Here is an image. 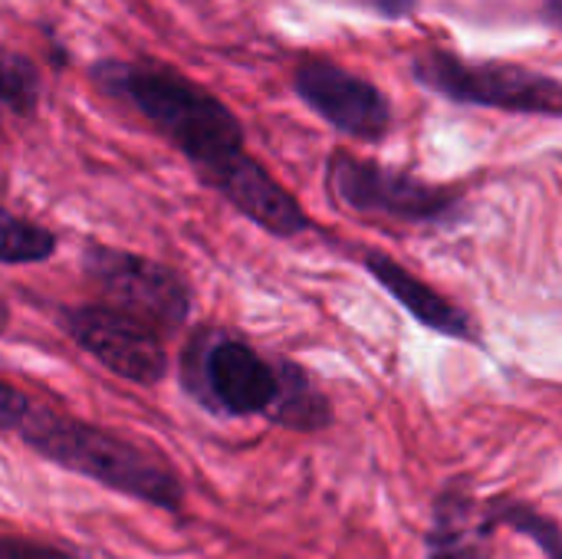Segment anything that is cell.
I'll use <instances>...</instances> for the list:
<instances>
[{
    "mask_svg": "<svg viewBox=\"0 0 562 559\" xmlns=\"http://www.w3.org/2000/svg\"><path fill=\"white\" fill-rule=\"evenodd\" d=\"M547 13H550V23L560 26V0H547Z\"/></svg>",
    "mask_w": 562,
    "mask_h": 559,
    "instance_id": "18",
    "label": "cell"
},
{
    "mask_svg": "<svg viewBox=\"0 0 562 559\" xmlns=\"http://www.w3.org/2000/svg\"><path fill=\"white\" fill-rule=\"evenodd\" d=\"M20 441L33 448L40 458L53 461L56 468L79 474L86 481L102 484L105 491L135 497L142 504L161 511H181L184 488L165 461L151 451L132 445L128 438L105 432L99 425H86L79 418L49 412L33 402L30 415L16 428Z\"/></svg>",
    "mask_w": 562,
    "mask_h": 559,
    "instance_id": "2",
    "label": "cell"
},
{
    "mask_svg": "<svg viewBox=\"0 0 562 559\" xmlns=\"http://www.w3.org/2000/svg\"><path fill=\"white\" fill-rule=\"evenodd\" d=\"M484 524L491 530L510 527L517 534H527L530 540H537L543 547L547 559H560V524L527 504L517 501H494L484 507Z\"/></svg>",
    "mask_w": 562,
    "mask_h": 559,
    "instance_id": "14",
    "label": "cell"
},
{
    "mask_svg": "<svg viewBox=\"0 0 562 559\" xmlns=\"http://www.w3.org/2000/svg\"><path fill=\"white\" fill-rule=\"evenodd\" d=\"M40 69L30 56L0 49V125L3 119H26L40 105Z\"/></svg>",
    "mask_w": 562,
    "mask_h": 559,
    "instance_id": "13",
    "label": "cell"
},
{
    "mask_svg": "<svg viewBox=\"0 0 562 559\" xmlns=\"http://www.w3.org/2000/svg\"><path fill=\"white\" fill-rule=\"evenodd\" d=\"M494 530L484 524V507L451 484L435 501V524L428 534V557L425 559H487Z\"/></svg>",
    "mask_w": 562,
    "mask_h": 559,
    "instance_id": "10",
    "label": "cell"
},
{
    "mask_svg": "<svg viewBox=\"0 0 562 559\" xmlns=\"http://www.w3.org/2000/svg\"><path fill=\"white\" fill-rule=\"evenodd\" d=\"M326 191L352 214H375L405 224H454L464 211V191L458 185H435L349 152L329 155Z\"/></svg>",
    "mask_w": 562,
    "mask_h": 559,
    "instance_id": "5",
    "label": "cell"
},
{
    "mask_svg": "<svg viewBox=\"0 0 562 559\" xmlns=\"http://www.w3.org/2000/svg\"><path fill=\"white\" fill-rule=\"evenodd\" d=\"M296 96L336 132L359 142H382L392 132V99L366 76L329 56H303L293 69Z\"/></svg>",
    "mask_w": 562,
    "mask_h": 559,
    "instance_id": "8",
    "label": "cell"
},
{
    "mask_svg": "<svg viewBox=\"0 0 562 559\" xmlns=\"http://www.w3.org/2000/svg\"><path fill=\"white\" fill-rule=\"evenodd\" d=\"M181 385L214 415L267 418L280 392V359H267L237 333L204 326L181 353Z\"/></svg>",
    "mask_w": 562,
    "mask_h": 559,
    "instance_id": "3",
    "label": "cell"
},
{
    "mask_svg": "<svg viewBox=\"0 0 562 559\" xmlns=\"http://www.w3.org/2000/svg\"><path fill=\"white\" fill-rule=\"evenodd\" d=\"M352 3L375 13V16H382V20H405V16H412L418 10L422 0H352Z\"/></svg>",
    "mask_w": 562,
    "mask_h": 559,
    "instance_id": "17",
    "label": "cell"
},
{
    "mask_svg": "<svg viewBox=\"0 0 562 559\" xmlns=\"http://www.w3.org/2000/svg\"><path fill=\"white\" fill-rule=\"evenodd\" d=\"M408 69L418 86L458 105H481V109L543 115V119L562 115L560 79L520 63H501V59L471 63L461 53L435 46L415 53Z\"/></svg>",
    "mask_w": 562,
    "mask_h": 559,
    "instance_id": "4",
    "label": "cell"
},
{
    "mask_svg": "<svg viewBox=\"0 0 562 559\" xmlns=\"http://www.w3.org/2000/svg\"><path fill=\"white\" fill-rule=\"evenodd\" d=\"M82 273L99 290L102 303L142 320L161 336L178 333L194 310V290L168 264L119 250L99 241L82 247Z\"/></svg>",
    "mask_w": 562,
    "mask_h": 559,
    "instance_id": "6",
    "label": "cell"
},
{
    "mask_svg": "<svg viewBox=\"0 0 562 559\" xmlns=\"http://www.w3.org/2000/svg\"><path fill=\"white\" fill-rule=\"evenodd\" d=\"M59 329L102 369L132 385H158L168 376L165 336L109 303L59 310Z\"/></svg>",
    "mask_w": 562,
    "mask_h": 559,
    "instance_id": "7",
    "label": "cell"
},
{
    "mask_svg": "<svg viewBox=\"0 0 562 559\" xmlns=\"http://www.w3.org/2000/svg\"><path fill=\"white\" fill-rule=\"evenodd\" d=\"M92 86L128 105L194 168L198 181L217 191L240 217L260 231L293 241L313 227L303 204L247 152L234 109L184 72L142 59H99L89 66Z\"/></svg>",
    "mask_w": 562,
    "mask_h": 559,
    "instance_id": "1",
    "label": "cell"
},
{
    "mask_svg": "<svg viewBox=\"0 0 562 559\" xmlns=\"http://www.w3.org/2000/svg\"><path fill=\"white\" fill-rule=\"evenodd\" d=\"M30 409H33V399L0 379V432H16L23 418L30 415Z\"/></svg>",
    "mask_w": 562,
    "mask_h": 559,
    "instance_id": "16",
    "label": "cell"
},
{
    "mask_svg": "<svg viewBox=\"0 0 562 559\" xmlns=\"http://www.w3.org/2000/svg\"><path fill=\"white\" fill-rule=\"evenodd\" d=\"M7 326H10V306H7V300H0V336L7 333Z\"/></svg>",
    "mask_w": 562,
    "mask_h": 559,
    "instance_id": "19",
    "label": "cell"
},
{
    "mask_svg": "<svg viewBox=\"0 0 562 559\" xmlns=\"http://www.w3.org/2000/svg\"><path fill=\"white\" fill-rule=\"evenodd\" d=\"M0 559H86V554H79L72 547H53V544L0 537Z\"/></svg>",
    "mask_w": 562,
    "mask_h": 559,
    "instance_id": "15",
    "label": "cell"
},
{
    "mask_svg": "<svg viewBox=\"0 0 562 559\" xmlns=\"http://www.w3.org/2000/svg\"><path fill=\"white\" fill-rule=\"evenodd\" d=\"M267 418L290 432H323L333 425V405L316 389L310 372L290 359H280V392L267 412Z\"/></svg>",
    "mask_w": 562,
    "mask_h": 559,
    "instance_id": "11",
    "label": "cell"
},
{
    "mask_svg": "<svg viewBox=\"0 0 562 559\" xmlns=\"http://www.w3.org/2000/svg\"><path fill=\"white\" fill-rule=\"evenodd\" d=\"M362 267L425 329H431L438 336H448V339H458V343L481 346V329H477L474 316L464 306H458L454 300H448L445 293H438L431 283H425L418 273H412L405 264H398L392 254H385L379 247H369V250H362Z\"/></svg>",
    "mask_w": 562,
    "mask_h": 559,
    "instance_id": "9",
    "label": "cell"
},
{
    "mask_svg": "<svg viewBox=\"0 0 562 559\" xmlns=\"http://www.w3.org/2000/svg\"><path fill=\"white\" fill-rule=\"evenodd\" d=\"M56 247H59V237L49 227L0 208V264L3 267L46 264L53 260Z\"/></svg>",
    "mask_w": 562,
    "mask_h": 559,
    "instance_id": "12",
    "label": "cell"
}]
</instances>
